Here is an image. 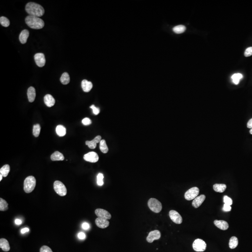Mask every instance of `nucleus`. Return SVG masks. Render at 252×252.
I'll return each instance as SVG.
<instances>
[{"instance_id": "obj_1", "label": "nucleus", "mask_w": 252, "mask_h": 252, "mask_svg": "<svg viewBox=\"0 0 252 252\" xmlns=\"http://www.w3.org/2000/svg\"><path fill=\"white\" fill-rule=\"evenodd\" d=\"M25 10L29 15L37 17H42L44 14V10L41 5L32 2L26 4Z\"/></svg>"}, {"instance_id": "obj_2", "label": "nucleus", "mask_w": 252, "mask_h": 252, "mask_svg": "<svg viewBox=\"0 0 252 252\" xmlns=\"http://www.w3.org/2000/svg\"><path fill=\"white\" fill-rule=\"evenodd\" d=\"M25 23L31 28L39 30L44 26V21L39 17L28 15L25 18Z\"/></svg>"}, {"instance_id": "obj_3", "label": "nucleus", "mask_w": 252, "mask_h": 252, "mask_svg": "<svg viewBox=\"0 0 252 252\" xmlns=\"http://www.w3.org/2000/svg\"><path fill=\"white\" fill-rule=\"evenodd\" d=\"M24 192L27 193H31L33 192L36 187V178L32 176H28L24 181Z\"/></svg>"}, {"instance_id": "obj_4", "label": "nucleus", "mask_w": 252, "mask_h": 252, "mask_svg": "<svg viewBox=\"0 0 252 252\" xmlns=\"http://www.w3.org/2000/svg\"><path fill=\"white\" fill-rule=\"evenodd\" d=\"M148 206L152 212L159 213L162 209V205L160 201L155 198L149 199L148 202Z\"/></svg>"}, {"instance_id": "obj_5", "label": "nucleus", "mask_w": 252, "mask_h": 252, "mask_svg": "<svg viewBox=\"0 0 252 252\" xmlns=\"http://www.w3.org/2000/svg\"><path fill=\"white\" fill-rule=\"evenodd\" d=\"M53 188L56 193L60 196H65L67 194V189L64 183L60 181H55Z\"/></svg>"}, {"instance_id": "obj_6", "label": "nucleus", "mask_w": 252, "mask_h": 252, "mask_svg": "<svg viewBox=\"0 0 252 252\" xmlns=\"http://www.w3.org/2000/svg\"><path fill=\"white\" fill-rule=\"evenodd\" d=\"M192 247L196 252H204L206 249V243L202 240L197 239L193 242Z\"/></svg>"}, {"instance_id": "obj_7", "label": "nucleus", "mask_w": 252, "mask_h": 252, "mask_svg": "<svg viewBox=\"0 0 252 252\" xmlns=\"http://www.w3.org/2000/svg\"><path fill=\"white\" fill-rule=\"evenodd\" d=\"M199 192V189L196 187H192L185 194V198L186 200H192L198 196Z\"/></svg>"}, {"instance_id": "obj_8", "label": "nucleus", "mask_w": 252, "mask_h": 252, "mask_svg": "<svg viewBox=\"0 0 252 252\" xmlns=\"http://www.w3.org/2000/svg\"><path fill=\"white\" fill-rule=\"evenodd\" d=\"M169 216L173 222L176 224H181L183 222L182 216L178 212L175 210H171L169 212Z\"/></svg>"}, {"instance_id": "obj_9", "label": "nucleus", "mask_w": 252, "mask_h": 252, "mask_svg": "<svg viewBox=\"0 0 252 252\" xmlns=\"http://www.w3.org/2000/svg\"><path fill=\"white\" fill-rule=\"evenodd\" d=\"M34 59L36 64L39 67H42L45 65L46 60L44 54L42 53L36 54L35 55Z\"/></svg>"}, {"instance_id": "obj_10", "label": "nucleus", "mask_w": 252, "mask_h": 252, "mask_svg": "<svg viewBox=\"0 0 252 252\" xmlns=\"http://www.w3.org/2000/svg\"><path fill=\"white\" fill-rule=\"evenodd\" d=\"M84 160L90 162H96L99 159L98 155L94 152H90L84 156Z\"/></svg>"}, {"instance_id": "obj_11", "label": "nucleus", "mask_w": 252, "mask_h": 252, "mask_svg": "<svg viewBox=\"0 0 252 252\" xmlns=\"http://www.w3.org/2000/svg\"><path fill=\"white\" fill-rule=\"evenodd\" d=\"M161 238V233L158 230H154L151 231L147 236V242L149 243H152L155 240H158Z\"/></svg>"}, {"instance_id": "obj_12", "label": "nucleus", "mask_w": 252, "mask_h": 252, "mask_svg": "<svg viewBox=\"0 0 252 252\" xmlns=\"http://www.w3.org/2000/svg\"><path fill=\"white\" fill-rule=\"evenodd\" d=\"M95 213L98 217L104 218L105 219L109 220L111 219V214L108 211L103 209H97L95 211Z\"/></svg>"}, {"instance_id": "obj_13", "label": "nucleus", "mask_w": 252, "mask_h": 252, "mask_svg": "<svg viewBox=\"0 0 252 252\" xmlns=\"http://www.w3.org/2000/svg\"><path fill=\"white\" fill-rule=\"evenodd\" d=\"M95 222L96 226L101 228H106L109 226V221L108 219H105L104 218L98 217L95 219Z\"/></svg>"}, {"instance_id": "obj_14", "label": "nucleus", "mask_w": 252, "mask_h": 252, "mask_svg": "<svg viewBox=\"0 0 252 252\" xmlns=\"http://www.w3.org/2000/svg\"><path fill=\"white\" fill-rule=\"evenodd\" d=\"M205 199V195H201L199 196H196L192 201V206L195 208H198V207H199L204 202Z\"/></svg>"}, {"instance_id": "obj_15", "label": "nucleus", "mask_w": 252, "mask_h": 252, "mask_svg": "<svg viewBox=\"0 0 252 252\" xmlns=\"http://www.w3.org/2000/svg\"><path fill=\"white\" fill-rule=\"evenodd\" d=\"M101 137L100 135H98L96 137L91 141H87L85 142V144L87 145L90 149H94L96 148L97 144L101 142Z\"/></svg>"}, {"instance_id": "obj_16", "label": "nucleus", "mask_w": 252, "mask_h": 252, "mask_svg": "<svg viewBox=\"0 0 252 252\" xmlns=\"http://www.w3.org/2000/svg\"><path fill=\"white\" fill-rule=\"evenodd\" d=\"M214 224L218 228L222 230H226L228 229L229 225L228 223L224 220H214Z\"/></svg>"}, {"instance_id": "obj_17", "label": "nucleus", "mask_w": 252, "mask_h": 252, "mask_svg": "<svg viewBox=\"0 0 252 252\" xmlns=\"http://www.w3.org/2000/svg\"><path fill=\"white\" fill-rule=\"evenodd\" d=\"M44 102L48 107L51 108L55 104V99L51 94H46L44 97Z\"/></svg>"}, {"instance_id": "obj_18", "label": "nucleus", "mask_w": 252, "mask_h": 252, "mask_svg": "<svg viewBox=\"0 0 252 252\" xmlns=\"http://www.w3.org/2000/svg\"><path fill=\"white\" fill-rule=\"evenodd\" d=\"M92 87L93 85L91 82L87 81L86 79H84L82 81V88L85 92H90L92 89Z\"/></svg>"}, {"instance_id": "obj_19", "label": "nucleus", "mask_w": 252, "mask_h": 252, "mask_svg": "<svg viewBox=\"0 0 252 252\" xmlns=\"http://www.w3.org/2000/svg\"><path fill=\"white\" fill-rule=\"evenodd\" d=\"M28 98V101L30 102H33L36 98V90L34 88L32 87H30L28 89L27 91Z\"/></svg>"}, {"instance_id": "obj_20", "label": "nucleus", "mask_w": 252, "mask_h": 252, "mask_svg": "<svg viewBox=\"0 0 252 252\" xmlns=\"http://www.w3.org/2000/svg\"><path fill=\"white\" fill-rule=\"evenodd\" d=\"M29 37V31L27 30H23L19 36V40L22 44H26Z\"/></svg>"}, {"instance_id": "obj_21", "label": "nucleus", "mask_w": 252, "mask_h": 252, "mask_svg": "<svg viewBox=\"0 0 252 252\" xmlns=\"http://www.w3.org/2000/svg\"><path fill=\"white\" fill-rule=\"evenodd\" d=\"M0 247L5 252H8L10 249L8 241L4 238L0 239Z\"/></svg>"}, {"instance_id": "obj_22", "label": "nucleus", "mask_w": 252, "mask_h": 252, "mask_svg": "<svg viewBox=\"0 0 252 252\" xmlns=\"http://www.w3.org/2000/svg\"><path fill=\"white\" fill-rule=\"evenodd\" d=\"M51 159L53 161H63L65 159V158L61 153L59 151H56L51 155Z\"/></svg>"}, {"instance_id": "obj_23", "label": "nucleus", "mask_w": 252, "mask_h": 252, "mask_svg": "<svg viewBox=\"0 0 252 252\" xmlns=\"http://www.w3.org/2000/svg\"><path fill=\"white\" fill-rule=\"evenodd\" d=\"M213 190L215 192L222 193L225 192L226 188V185L225 184H215L213 186Z\"/></svg>"}, {"instance_id": "obj_24", "label": "nucleus", "mask_w": 252, "mask_h": 252, "mask_svg": "<svg viewBox=\"0 0 252 252\" xmlns=\"http://www.w3.org/2000/svg\"><path fill=\"white\" fill-rule=\"evenodd\" d=\"M56 131L57 135L60 137H63L66 135V128L63 125H59L57 126Z\"/></svg>"}, {"instance_id": "obj_25", "label": "nucleus", "mask_w": 252, "mask_h": 252, "mask_svg": "<svg viewBox=\"0 0 252 252\" xmlns=\"http://www.w3.org/2000/svg\"><path fill=\"white\" fill-rule=\"evenodd\" d=\"M61 82L63 85H67L69 84L70 81V76L67 72H64L63 74L62 75L60 79Z\"/></svg>"}, {"instance_id": "obj_26", "label": "nucleus", "mask_w": 252, "mask_h": 252, "mask_svg": "<svg viewBox=\"0 0 252 252\" xmlns=\"http://www.w3.org/2000/svg\"><path fill=\"white\" fill-rule=\"evenodd\" d=\"M238 238L235 236L231 237L229 242V246L231 249H235L238 245Z\"/></svg>"}, {"instance_id": "obj_27", "label": "nucleus", "mask_w": 252, "mask_h": 252, "mask_svg": "<svg viewBox=\"0 0 252 252\" xmlns=\"http://www.w3.org/2000/svg\"><path fill=\"white\" fill-rule=\"evenodd\" d=\"M10 171V166L8 165H5L0 169V173L3 177H6L8 175Z\"/></svg>"}, {"instance_id": "obj_28", "label": "nucleus", "mask_w": 252, "mask_h": 252, "mask_svg": "<svg viewBox=\"0 0 252 252\" xmlns=\"http://www.w3.org/2000/svg\"><path fill=\"white\" fill-rule=\"evenodd\" d=\"M99 149L102 153H105V154L108 153V148L105 140H101V142H99Z\"/></svg>"}, {"instance_id": "obj_29", "label": "nucleus", "mask_w": 252, "mask_h": 252, "mask_svg": "<svg viewBox=\"0 0 252 252\" xmlns=\"http://www.w3.org/2000/svg\"><path fill=\"white\" fill-rule=\"evenodd\" d=\"M185 30H186L185 26L183 25H178L174 27L173 28V31L176 34H181L183 33Z\"/></svg>"}, {"instance_id": "obj_30", "label": "nucleus", "mask_w": 252, "mask_h": 252, "mask_svg": "<svg viewBox=\"0 0 252 252\" xmlns=\"http://www.w3.org/2000/svg\"><path fill=\"white\" fill-rule=\"evenodd\" d=\"M243 75L241 74H235L232 76V81L233 83L235 85H238L240 83V79L242 78Z\"/></svg>"}, {"instance_id": "obj_31", "label": "nucleus", "mask_w": 252, "mask_h": 252, "mask_svg": "<svg viewBox=\"0 0 252 252\" xmlns=\"http://www.w3.org/2000/svg\"><path fill=\"white\" fill-rule=\"evenodd\" d=\"M8 209V204L6 200L0 199V211H6Z\"/></svg>"}, {"instance_id": "obj_32", "label": "nucleus", "mask_w": 252, "mask_h": 252, "mask_svg": "<svg viewBox=\"0 0 252 252\" xmlns=\"http://www.w3.org/2000/svg\"><path fill=\"white\" fill-rule=\"evenodd\" d=\"M41 131V127L40 125L38 124L35 125L33 126V135L36 137H37L40 135Z\"/></svg>"}, {"instance_id": "obj_33", "label": "nucleus", "mask_w": 252, "mask_h": 252, "mask_svg": "<svg viewBox=\"0 0 252 252\" xmlns=\"http://www.w3.org/2000/svg\"><path fill=\"white\" fill-rule=\"evenodd\" d=\"M0 23H1V24L2 26L5 27H8L10 25V20L6 17H1V18H0Z\"/></svg>"}, {"instance_id": "obj_34", "label": "nucleus", "mask_w": 252, "mask_h": 252, "mask_svg": "<svg viewBox=\"0 0 252 252\" xmlns=\"http://www.w3.org/2000/svg\"><path fill=\"white\" fill-rule=\"evenodd\" d=\"M103 178H104V176L103 174L101 173H99L97 175V184L99 186H102L104 185V182H103Z\"/></svg>"}, {"instance_id": "obj_35", "label": "nucleus", "mask_w": 252, "mask_h": 252, "mask_svg": "<svg viewBox=\"0 0 252 252\" xmlns=\"http://www.w3.org/2000/svg\"><path fill=\"white\" fill-rule=\"evenodd\" d=\"M224 204L231 205L233 204V200L231 198H229L227 196H224Z\"/></svg>"}, {"instance_id": "obj_36", "label": "nucleus", "mask_w": 252, "mask_h": 252, "mask_svg": "<svg viewBox=\"0 0 252 252\" xmlns=\"http://www.w3.org/2000/svg\"><path fill=\"white\" fill-rule=\"evenodd\" d=\"M245 57H248L252 55V47L247 48L244 53Z\"/></svg>"}, {"instance_id": "obj_37", "label": "nucleus", "mask_w": 252, "mask_h": 252, "mask_svg": "<svg viewBox=\"0 0 252 252\" xmlns=\"http://www.w3.org/2000/svg\"><path fill=\"white\" fill-rule=\"evenodd\" d=\"M40 252H53L52 250L47 246H43L41 247Z\"/></svg>"}, {"instance_id": "obj_38", "label": "nucleus", "mask_w": 252, "mask_h": 252, "mask_svg": "<svg viewBox=\"0 0 252 252\" xmlns=\"http://www.w3.org/2000/svg\"><path fill=\"white\" fill-rule=\"evenodd\" d=\"M82 123H83L84 125H89L91 124L92 121L88 118H85L82 120Z\"/></svg>"}, {"instance_id": "obj_39", "label": "nucleus", "mask_w": 252, "mask_h": 252, "mask_svg": "<svg viewBox=\"0 0 252 252\" xmlns=\"http://www.w3.org/2000/svg\"><path fill=\"white\" fill-rule=\"evenodd\" d=\"M90 108L92 109L93 112H94V115H98L99 114V112H100V110H99V108H96L94 105H92L90 107Z\"/></svg>"}, {"instance_id": "obj_40", "label": "nucleus", "mask_w": 252, "mask_h": 252, "mask_svg": "<svg viewBox=\"0 0 252 252\" xmlns=\"http://www.w3.org/2000/svg\"><path fill=\"white\" fill-rule=\"evenodd\" d=\"M231 209H232V207H231V205H227V204H224V206L223 208V210L224 212H230V211H231Z\"/></svg>"}, {"instance_id": "obj_41", "label": "nucleus", "mask_w": 252, "mask_h": 252, "mask_svg": "<svg viewBox=\"0 0 252 252\" xmlns=\"http://www.w3.org/2000/svg\"><path fill=\"white\" fill-rule=\"evenodd\" d=\"M78 237L79 239H85V234L84 233H83V232H81V233H79L78 234Z\"/></svg>"}, {"instance_id": "obj_42", "label": "nucleus", "mask_w": 252, "mask_h": 252, "mask_svg": "<svg viewBox=\"0 0 252 252\" xmlns=\"http://www.w3.org/2000/svg\"><path fill=\"white\" fill-rule=\"evenodd\" d=\"M82 227L84 230H88L90 228V226L87 223L85 222L82 225Z\"/></svg>"}, {"instance_id": "obj_43", "label": "nucleus", "mask_w": 252, "mask_h": 252, "mask_svg": "<svg viewBox=\"0 0 252 252\" xmlns=\"http://www.w3.org/2000/svg\"><path fill=\"white\" fill-rule=\"evenodd\" d=\"M247 127L249 128H252V118L250 120H249V121L247 123Z\"/></svg>"}, {"instance_id": "obj_44", "label": "nucleus", "mask_w": 252, "mask_h": 252, "mask_svg": "<svg viewBox=\"0 0 252 252\" xmlns=\"http://www.w3.org/2000/svg\"><path fill=\"white\" fill-rule=\"evenodd\" d=\"M28 231H29V229L28 228H24L21 230V232L22 234L28 232Z\"/></svg>"}, {"instance_id": "obj_45", "label": "nucleus", "mask_w": 252, "mask_h": 252, "mask_svg": "<svg viewBox=\"0 0 252 252\" xmlns=\"http://www.w3.org/2000/svg\"><path fill=\"white\" fill-rule=\"evenodd\" d=\"M15 222L16 225H21L22 223V222L21 220L20 219H15Z\"/></svg>"}, {"instance_id": "obj_46", "label": "nucleus", "mask_w": 252, "mask_h": 252, "mask_svg": "<svg viewBox=\"0 0 252 252\" xmlns=\"http://www.w3.org/2000/svg\"><path fill=\"white\" fill-rule=\"evenodd\" d=\"M3 175L1 174H0V181H1L3 179Z\"/></svg>"}, {"instance_id": "obj_47", "label": "nucleus", "mask_w": 252, "mask_h": 252, "mask_svg": "<svg viewBox=\"0 0 252 252\" xmlns=\"http://www.w3.org/2000/svg\"><path fill=\"white\" fill-rule=\"evenodd\" d=\"M249 132L251 135H252V128L251 129H250V130Z\"/></svg>"}]
</instances>
